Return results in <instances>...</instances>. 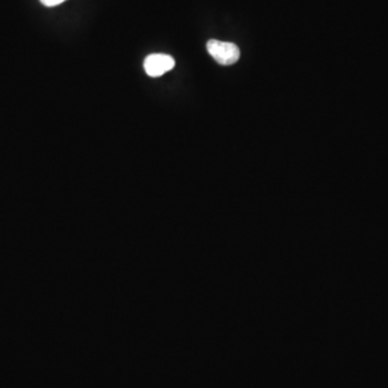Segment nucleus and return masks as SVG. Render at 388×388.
<instances>
[{
	"instance_id": "obj_1",
	"label": "nucleus",
	"mask_w": 388,
	"mask_h": 388,
	"mask_svg": "<svg viewBox=\"0 0 388 388\" xmlns=\"http://www.w3.org/2000/svg\"><path fill=\"white\" fill-rule=\"evenodd\" d=\"M207 51L218 64L227 65L235 64L240 59V49L238 45L232 42L219 41L212 39L207 42Z\"/></svg>"
},
{
	"instance_id": "obj_2",
	"label": "nucleus",
	"mask_w": 388,
	"mask_h": 388,
	"mask_svg": "<svg viewBox=\"0 0 388 388\" xmlns=\"http://www.w3.org/2000/svg\"><path fill=\"white\" fill-rule=\"evenodd\" d=\"M175 67V60L171 55L150 54L143 62V68L148 76L152 78L161 77L165 72H170Z\"/></svg>"
},
{
	"instance_id": "obj_3",
	"label": "nucleus",
	"mask_w": 388,
	"mask_h": 388,
	"mask_svg": "<svg viewBox=\"0 0 388 388\" xmlns=\"http://www.w3.org/2000/svg\"><path fill=\"white\" fill-rule=\"evenodd\" d=\"M66 0H40V3L45 7H55V6L61 5Z\"/></svg>"
}]
</instances>
